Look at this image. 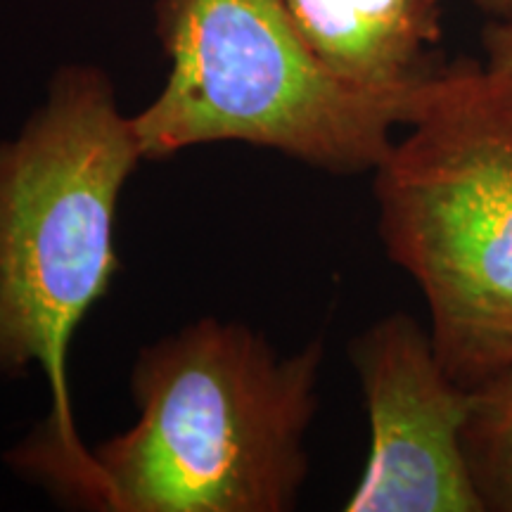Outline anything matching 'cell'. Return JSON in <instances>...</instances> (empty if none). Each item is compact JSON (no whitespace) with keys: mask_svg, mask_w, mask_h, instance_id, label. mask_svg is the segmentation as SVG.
<instances>
[{"mask_svg":"<svg viewBox=\"0 0 512 512\" xmlns=\"http://www.w3.org/2000/svg\"><path fill=\"white\" fill-rule=\"evenodd\" d=\"M143 150L107 74L69 64L15 140L0 143V375L36 366L50 415L8 460L86 505L93 453L76 430L69 351L117 273L114 223Z\"/></svg>","mask_w":512,"mask_h":512,"instance_id":"6da1fadb","label":"cell"},{"mask_svg":"<svg viewBox=\"0 0 512 512\" xmlns=\"http://www.w3.org/2000/svg\"><path fill=\"white\" fill-rule=\"evenodd\" d=\"M320 361V342L280 358L256 332L216 318L143 349L131 375L138 420L91 451L86 508L290 510Z\"/></svg>","mask_w":512,"mask_h":512,"instance_id":"7a4b0ae2","label":"cell"},{"mask_svg":"<svg viewBox=\"0 0 512 512\" xmlns=\"http://www.w3.org/2000/svg\"><path fill=\"white\" fill-rule=\"evenodd\" d=\"M157 34L169 76L133 117L150 162L235 140L337 174L377 169L392 128L427 112L439 74L403 91L347 83L311 53L283 0H159Z\"/></svg>","mask_w":512,"mask_h":512,"instance_id":"3957f363","label":"cell"},{"mask_svg":"<svg viewBox=\"0 0 512 512\" xmlns=\"http://www.w3.org/2000/svg\"><path fill=\"white\" fill-rule=\"evenodd\" d=\"M411 128L375 169L380 233L425 294L444 368L484 389L512 377V136L467 64L437 74Z\"/></svg>","mask_w":512,"mask_h":512,"instance_id":"277c9868","label":"cell"},{"mask_svg":"<svg viewBox=\"0 0 512 512\" xmlns=\"http://www.w3.org/2000/svg\"><path fill=\"white\" fill-rule=\"evenodd\" d=\"M370 422L366 470L349 512H482L467 448L482 389L460 384L441 363L432 337L396 313L356 339Z\"/></svg>","mask_w":512,"mask_h":512,"instance_id":"5b68a950","label":"cell"},{"mask_svg":"<svg viewBox=\"0 0 512 512\" xmlns=\"http://www.w3.org/2000/svg\"><path fill=\"white\" fill-rule=\"evenodd\" d=\"M325 69L368 91H403L437 74L441 0H283Z\"/></svg>","mask_w":512,"mask_h":512,"instance_id":"8992f818","label":"cell"},{"mask_svg":"<svg viewBox=\"0 0 512 512\" xmlns=\"http://www.w3.org/2000/svg\"><path fill=\"white\" fill-rule=\"evenodd\" d=\"M470 434L484 448V465L475 472L479 489L489 482L505 508H512V377L482 389Z\"/></svg>","mask_w":512,"mask_h":512,"instance_id":"52a82bcc","label":"cell"},{"mask_svg":"<svg viewBox=\"0 0 512 512\" xmlns=\"http://www.w3.org/2000/svg\"><path fill=\"white\" fill-rule=\"evenodd\" d=\"M479 102L512 136V19H498L484 31V64L475 67Z\"/></svg>","mask_w":512,"mask_h":512,"instance_id":"ba28073f","label":"cell"},{"mask_svg":"<svg viewBox=\"0 0 512 512\" xmlns=\"http://www.w3.org/2000/svg\"><path fill=\"white\" fill-rule=\"evenodd\" d=\"M477 8L496 19H512V0H475Z\"/></svg>","mask_w":512,"mask_h":512,"instance_id":"9c48e42d","label":"cell"}]
</instances>
